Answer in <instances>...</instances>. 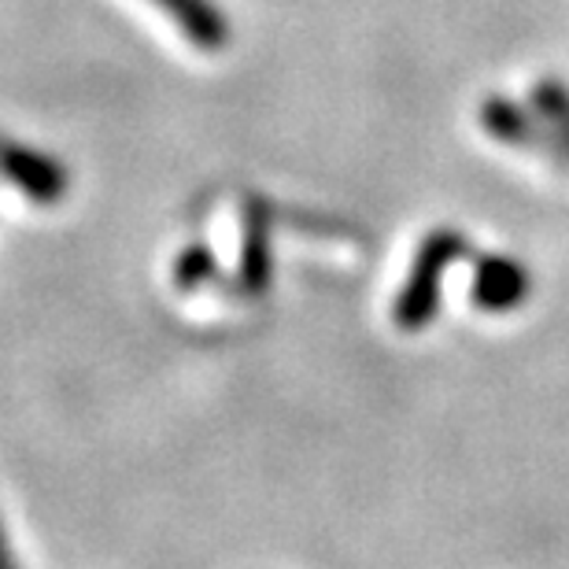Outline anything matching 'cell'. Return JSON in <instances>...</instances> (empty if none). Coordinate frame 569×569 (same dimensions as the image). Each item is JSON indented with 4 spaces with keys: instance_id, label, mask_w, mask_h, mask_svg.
<instances>
[{
    "instance_id": "277c9868",
    "label": "cell",
    "mask_w": 569,
    "mask_h": 569,
    "mask_svg": "<svg viewBox=\"0 0 569 569\" xmlns=\"http://www.w3.org/2000/svg\"><path fill=\"white\" fill-rule=\"evenodd\" d=\"M481 122L496 141H507L515 148H537V152H569L559 130H543L537 119H529L526 108H518L510 97H488L481 104Z\"/></svg>"
},
{
    "instance_id": "6da1fadb",
    "label": "cell",
    "mask_w": 569,
    "mask_h": 569,
    "mask_svg": "<svg viewBox=\"0 0 569 569\" xmlns=\"http://www.w3.org/2000/svg\"><path fill=\"white\" fill-rule=\"evenodd\" d=\"M466 256V237L459 230H432L407 270V281L392 307V322L403 333H418L426 329L440 311V292H443V274L451 270V263H459Z\"/></svg>"
},
{
    "instance_id": "7a4b0ae2",
    "label": "cell",
    "mask_w": 569,
    "mask_h": 569,
    "mask_svg": "<svg viewBox=\"0 0 569 569\" xmlns=\"http://www.w3.org/2000/svg\"><path fill=\"white\" fill-rule=\"evenodd\" d=\"M0 174L33 203H60L67 197V170L56 159L33 152V148L0 138Z\"/></svg>"
},
{
    "instance_id": "8992f818",
    "label": "cell",
    "mask_w": 569,
    "mask_h": 569,
    "mask_svg": "<svg viewBox=\"0 0 569 569\" xmlns=\"http://www.w3.org/2000/svg\"><path fill=\"white\" fill-rule=\"evenodd\" d=\"M270 284V237H267V214L252 208L248 214V233H244V252H241V289L248 296L267 292Z\"/></svg>"
},
{
    "instance_id": "3957f363",
    "label": "cell",
    "mask_w": 569,
    "mask_h": 569,
    "mask_svg": "<svg viewBox=\"0 0 569 569\" xmlns=\"http://www.w3.org/2000/svg\"><path fill=\"white\" fill-rule=\"evenodd\" d=\"M532 292L529 270L510 256H485L477 259L473 284H470V300L477 311L485 315H507L515 307L526 303V296Z\"/></svg>"
},
{
    "instance_id": "ba28073f",
    "label": "cell",
    "mask_w": 569,
    "mask_h": 569,
    "mask_svg": "<svg viewBox=\"0 0 569 569\" xmlns=\"http://www.w3.org/2000/svg\"><path fill=\"white\" fill-rule=\"evenodd\" d=\"M214 274V256L208 244H189L186 252L174 259V284L181 292L197 289Z\"/></svg>"
},
{
    "instance_id": "9c48e42d",
    "label": "cell",
    "mask_w": 569,
    "mask_h": 569,
    "mask_svg": "<svg viewBox=\"0 0 569 569\" xmlns=\"http://www.w3.org/2000/svg\"><path fill=\"white\" fill-rule=\"evenodd\" d=\"M0 569H16V559H11V548L4 537V521H0Z\"/></svg>"
},
{
    "instance_id": "52a82bcc",
    "label": "cell",
    "mask_w": 569,
    "mask_h": 569,
    "mask_svg": "<svg viewBox=\"0 0 569 569\" xmlns=\"http://www.w3.org/2000/svg\"><path fill=\"white\" fill-rule=\"evenodd\" d=\"M532 104H537L540 116L548 119L569 144V86L555 82V78H543V82H537V89H532Z\"/></svg>"
},
{
    "instance_id": "5b68a950",
    "label": "cell",
    "mask_w": 569,
    "mask_h": 569,
    "mask_svg": "<svg viewBox=\"0 0 569 569\" xmlns=\"http://www.w3.org/2000/svg\"><path fill=\"white\" fill-rule=\"evenodd\" d=\"M156 4L178 22L181 33L200 52H222L226 41H230V22H226L214 0H156Z\"/></svg>"
}]
</instances>
